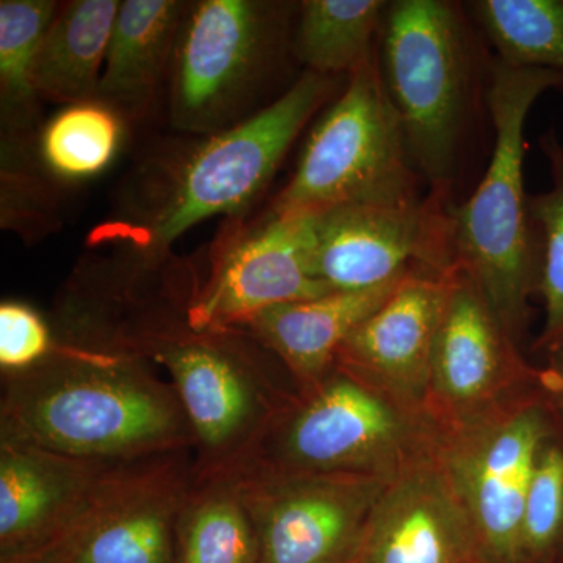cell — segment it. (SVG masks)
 <instances>
[{
	"label": "cell",
	"instance_id": "cell-32",
	"mask_svg": "<svg viewBox=\"0 0 563 563\" xmlns=\"http://www.w3.org/2000/svg\"><path fill=\"white\" fill-rule=\"evenodd\" d=\"M344 563H358V562H357V559H355V555H354V558L350 559V561L344 562Z\"/></svg>",
	"mask_w": 563,
	"mask_h": 563
},
{
	"label": "cell",
	"instance_id": "cell-5",
	"mask_svg": "<svg viewBox=\"0 0 563 563\" xmlns=\"http://www.w3.org/2000/svg\"><path fill=\"white\" fill-rule=\"evenodd\" d=\"M563 90V74L515 68L492 58L488 117L490 161L473 195L453 207L457 268L483 290L515 342H523L539 287V247L525 188V129L544 95Z\"/></svg>",
	"mask_w": 563,
	"mask_h": 563
},
{
	"label": "cell",
	"instance_id": "cell-18",
	"mask_svg": "<svg viewBox=\"0 0 563 563\" xmlns=\"http://www.w3.org/2000/svg\"><path fill=\"white\" fill-rule=\"evenodd\" d=\"M402 279L369 290L332 291L280 303L263 310L239 331L272 352L301 395L332 372L347 336L390 298Z\"/></svg>",
	"mask_w": 563,
	"mask_h": 563
},
{
	"label": "cell",
	"instance_id": "cell-31",
	"mask_svg": "<svg viewBox=\"0 0 563 563\" xmlns=\"http://www.w3.org/2000/svg\"><path fill=\"white\" fill-rule=\"evenodd\" d=\"M0 563H68V543L66 537L55 540L54 543L41 548L32 553L9 555L0 558Z\"/></svg>",
	"mask_w": 563,
	"mask_h": 563
},
{
	"label": "cell",
	"instance_id": "cell-23",
	"mask_svg": "<svg viewBox=\"0 0 563 563\" xmlns=\"http://www.w3.org/2000/svg\"><path fill=\"white\" fill-rule=\"evenodd\" d=\"M128 121L99 99L65 106L40 133L36 157L57 181L76 184L107 172L120 154Z\"/></svg>",
	"mask_w": 563,
	"mask_h": 563
},
{
	"label": "cell",
	"instance_id": "cell-21",
	"mask_svg": "<svg viewBox=\"0 0 563 563\" xmlns=\"http://www.w3.org/2000/svg\"><path fill=\"white\" fill-rule=\"evenodd\" d=\"M257 532L232 473L192 476L176 531L177 563H258Z\"/></svg>",
	"mask_w": 563,
	"mask_h": 563
},
{
	"label": "cell",
	"instance_id": "cell-16",
	"mask_svg": "<svg viewBox=\"0 0 563 563\" xmlns=\"http://www.w3.org/2000/svg\"><path fill=\"white\" fill-rule=\"evenodd\" d=\"M355 559L358 563H485L472 521L437 454L404 470L385 487Z\"/></svg>",
	"mask_w": 563,
	"mask_h": 563
},
{
	"label": "cell",
	"instance_id": "cell-15",
	"mask_svg": "<svg viewBox=\"0 0 563 563\" xmlns=\"http://www.w3.org/2000/svg\"><path fill=\"white\" fill-rule=\"evenodd\" d=\"M457 269L407 274L390 298L347 336L336 354V368L407 409L426 412L433 346Z\"/></svg>",
	"mask_w": 563,
	"mask_h": 563
},
{
	"label": "cell",
	"instance_id": "cell-4",
	"mask_svg": "<svg viewBox=\"0 0 563 563\" xmlns=\"http://www.w3.org/2000/svg\"><path fill=\"white\" fill-rule=\"evenodd\" d=\"M342 77L301 74L279 98L228 131L202 136L141 177L132 232L122 240L143 254H169L195 225L243 217L276 176L306 125L331 101Z\"/></svg>",
	"mask_w": 563,
	"mask_h": 563
},
{
	"label": "cell",
	"instance_id": "cell-19",
	"mask_svg": "<svg viewBox=\"0 0 563 563\" xmlns=\"http://www.w3.org/2000/svg\"><path fill=\"white\" fill-rule=\"evenodd\" d=\"M187 2L124 0L118 11L98 99L128 122L146 120L169 85Z\"/></svg>",
	"mask_w": 563,
	"mask_h": 563
},
{
	"label": "cell",
	"instance_id": "cell-33",
	"mask_svg": "<svg viewBox=\"0 0 563 563\" xmlns=\"http://www.w3.org/2000/svg\"><path fill=\"white\" fill-rule=\"evenodd\" d=\"M563 563V562H562Z\"/></svg>",
	"mask_w": 563,
	"mask_h": 563
},
{
	"label": "cell",
	"instance_id": "cell-8",
	"mask_svg": "<svg viewBox=\"0 0 563 563\" xmlns=\"http://www.w3.org/2000/svg\"><path fill=\"white\" fill-rule=\"evenodd\" d=\"M298 3L201 0L188 3L169 77L174 129L199 136L252 114L291 52Z\"/></svg>",
	"mask_w": 563,
	"mask_h": 563
},
{
	"label": "cell",
	"instance_id": "cell-29",
	"mask_svg": "<svg viewBox=\"0 0 563 563\" xmlns=\"http://www.w3.org/2000/svg\"><path fill=\"white\" fill-rule=\"evenodd\" d=\"M55 347L51 321L21 301L0 303V368L2 374L27 372L46 361Z\"/></svg>",
	"mask_w": 563,
	"mask_h": 563
},
{
	"label": "cell",
	"instance_id": "cell-10",
	"mask_svg": "<svg viewBox=\"0 0 563 563\" xmlns=\"http://www.w3.org/2000/svg\"><path fill=\"white\" fill-rule=\"evenodd\" d=\"M453 203L342 206L310 214V272L333 291H361L415 269H457Z\"/></svg>",
	"mask_w": 563,
	"mask_h": 563
},
{
	"label": "cell",
	"instance_id": "cell-13",
	"mask_svg": "<svg viewBox=\"0 0 563 563\" xmlns=\"http://www.w3.org/2000/svg\"><path fill=\"white\" fill-rule=\"evenodd\" d=\"M539 384V369L526 363L479 285L457 269L433 346L426 412L443 432L455 431Z\"/></svg>",
	"mask_w": 563,
	"mask_h": 563
},
{
	"label": "cell",
	"instance_id": "cell-12",
	"mask_svg": "<svg viewBox=\"0 0 563 563\" xmlns=\"http://www.w3.org/2000/svg\"><path fill=\"white\" fill-rule=\"evenodd\" d=\"M233 476L257 532L258 563L350 561L393 481L354 474Z\"/></svg>",
	"mask_w": 563,
	"mask_h": 563
},
{
	"label": "cell",
	"instance_id": "cell-22",
	"mask_svg": "<svg viewBox=\"0 0 563 563\" xmlns=\"http://www.w3.org/2000/svg\"><path fill=\"white\" fill-rule=\"evenodd\" d=\"M388 5L385 0H303L291 54L310 73L347 77L379 49Z\"/></svg>",
	"mask_w": 563,
	"mask_h": 563
},
{
	"label": "cell",
	"instance_id": "cell-3",
	"mask_svg": "<svg viewBox=\"0 0 563 563\" xmlns=\"http://www.w3.org/2000/svg\"><path fill=\"white\" fill-rule=\"evenodd\" d=\"M463 3L396 0L379 40L385 88L428 195L451 203L483 113L493 55Z\"/></svg>",
	"mask_w": 563,
	"mask_h": 563
},
{
	"label": "cell",
	"instance_id": "cell-20",
	"mask_svg": "<svg viewBox=\"0 0 563 563\" xmlns=\"http://www.w3.org/2000/svg\"><path fill=\"white\" fill-rule=\"evenodd\" d=\"M121 2L73 0L58 5L36 55L40 99L70 106L98 99L103 65Z\"/></svg>",
	"mask_w": 563,
	"mask_h": 563
},
{
	"label": "cell",
	"instance_id": "cell-30",
	"mask_svg": "<svg viewBox=\"0 0 563 563\" xmlns=\"http://www.w3.org/2000/svg\"><path fill=\"white\" fill-rule=\"evenodd\" d=\"M540 388L550 407L558 431L563 437V343L548 352L547 365L539 369Z\"/></svg>",
	"mask_w": 563,
	"mask_h": 563
},
{
	"label": "cell",
	"instance_id": "cell-17",
	"mask_svg": "<svg viewBox=\"0 0 563 563\" xmlns=\"http://www.w3.org/2000/svg\"><path fill=\"white\" fill-rule=\"evenodd\" d=\"M195 476L192 453L154 459L66 533L68 563H177V520Z\"/></svg>",
	"mask_w": 563,
	"mask_h": 563
},
{
	"label": "cell",
	"instance_id": "cell-6",
	"mask_svg": "<svg viewBox=\"0 0 563 563\" xmlns=\"http://www.w3.org/2000/svg\"><path fill=\"white\" fill-rule=\"evenodd\" d=\"M443 431L431 415L407 409L333 366L273 422L235 470L263 474H354L395 479L432 457Z\"/></svg>",
	"mask_w": 563,
	"mask_h": 563
},
{
	"label": "cell",
	"instance_id": "cell-14",
	"mask_svg": "<svg viewBox=\"0 0 563 563\" xmlns=\"http://www.w3.org/2000/svg\"><path fill=\"white\" fill-rule=\"evenodd\" d=\"M151 461H88L0 429V558L62 539Z\"/></svg>",
	"mask_w": 563,
	"mask_h": 563
},
{
	"label": "cell",
	"instance_id": "cell-7",
	"mask_svg": "<svg viewBox=\"0 0 563 563\" xmlns=\"http://www.w3.org/2000/svg\"><path fill=\"white\" fill-rule=\"evenodd\" d=\"M422 184L377 49L314 122L291 179L269 209L312 214L342 206H410L426 198Z\"/></svg>",
	"mask_w": 563,
	"mask_h": 563
},
{
	"label": "cell",
	"instance_id": "cell-11",
	"mask_svg": "<svg viewBox=\"0 0 563 563\" xmlns=\"http://www.w3.org/2000/svg\"><path fill=\"white\" fill-rule=\"evenodd\" d=\"M231 222L199 274L187 318L196 331L239 329L263 310L332 292L310 272V214Z\"/></svg>",
	"mask_w": 563,
	"mask_h": 563
},
{
	"label": "cell",
	"instance_id": "cell-25",
	"mask_svg": "<svg viewBox=\"0 0 563 563\" xmlns=\"http://www.w3.org/2000/svg\"><path fill=\"white\" fill-rule=\"evenodd\" d=\"M466 10L496 60L563 74V0H474Z\"/></svg>",
	"mask_w": 563,
	"mask_h": 563
},
{
	"label": "cell",
	"instance_id": "cell-24",
	"mask_svg": "<svg viewBox=\"0 0 563 563\" xmlns=\"http://www.w3.org/2000/svg\"><path fill=\"white\" fill-rule=\"evenodd\" d=\"M58 5L54 0L0 2V118L7 140H27L38 118L33 73Z\"/></svg>",
	"mask_w": 563,
	"mask_h": 563
},
{
	"label": "cell",
	"instance_id": "cell-9",
	"mask_svg": "<svg viewBox=\"0 0 563 563\" xmlns=\"http://www.w3.org/2000/svg\"><path fill=\"white\" fill-rule=\"evenodd\" d=\"M558 432L542 388L443 432L439 457L485 563L520 562L521 521L540 450Z\"/></svg>",
	"mask_w": 563,
	"mask_h": 563
},
{
	"label": "cell",
	"instance_id": "cell-2",
	"mask_svg": "<svg viewBox=\"0 0 563 563\" xmlns=\"http://www.w3.org/2000/svg\"><path fill=\"white\" fill-rule=\"evenodd\" d=\"M0 429L88 461H146L195 450L172 384L150 362L66 339H55L40 365L2 374Z\"/></svg>",
	"mask_w": 563,
	"mask_h": 563
},
{
	"label": "cell",
	"instance_id": "cell-1",
	"mask_svg": "<svg viewBox=\"0 0 563 563\" xmlns=\"http://www.w3.org/2000/svg\"><path fill=\"white\" fill-rule=\"evenodd\" d=\"M196 284L191 266L107 282L81 303L77 324L87 342L165 369L195 437V474L210 476L233 472L299 391L246 332L191 328Z\"/></svg>",
	"mask_w": 563,
	"mask_h": 563
},
{
	"label": "cell",
	"instance_id": "cell-28",
	"mask_svg": "<svg viewBox=\"0 0 563 563\" xmlns=\"http://www.w3.org/2000/svg\"><path fill=\"white\" fill-rule=\"evenodd\" d=\"M25 140H7L2 146V228L29 240L57 229V198L40 163L25 161Z\"/></svg>",
	"mask_w": 563,
	"mask_h": 563
},
{
	"label": "cell",
	"instance_id": "cell-26",
	"mask_svg": "<svg viewBox=\"0 0 563 563\" xmlns=\"http://www.w3.org/2000/svg\"><path fill=\"white\" fill-rule=\"evenodd\" d=\"M540 150L550 168L551 188L531 195V214L539 247V287L544 320L536 351L548 352L563 343V144L554 129L540 136Z\"/></svg>",
	"mask_w": 563,
	"mask_h": 563
},
{
	"label": "cell",
	"instance_id": "cell-27",
	"mask_svg": "<svg viewBox=\"0 0 563 563\" xmlns=\"http://www.w3.org/2000/svg\"><path fill=\"white\" fill-rule=\"evenodd\" d=\"M563 562V437L540 450L521 521L520 562Z\"/></svg>",
	"mask_w": 563,
	"mask_h": 563
}]
</instances>
